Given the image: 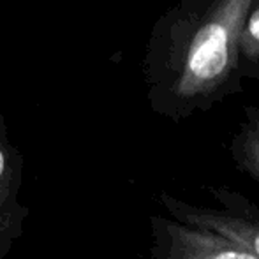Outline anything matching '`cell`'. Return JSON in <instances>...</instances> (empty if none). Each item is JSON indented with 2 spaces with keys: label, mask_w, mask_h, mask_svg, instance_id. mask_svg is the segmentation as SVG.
<instances>
[{
  "label": "cell",
  "mask_w": 259,
  "mask_h": 259,
  "mask_svg": "<svg viewBox=\"0 0 259 259\" xmlns=\"http://www.w3.org/2000/svg\"><path fill=\"white\" fill-rule=\"evenodd\" d=\"M254 0H178L157 20L143 71L150 108L182 122L242 92L243 21Z\"/></svg>",
  "instance_id": "obj_1"
},
{
  "label": "cell",
  "mask_w": 259,
  "mask_h": 259,
  "mask_svg": "<svg viewBox=\"0 0 259 259\" xmlns=\"http://www.w3.org/2000/svg\"><path fill=\"white\" fill-rule=\"evenodd\" d=\"M217 206H199L175 198L169 192H160L159 203L166 213L194 228L231 238L259 257V205L235 189L217 185L206 187Z\"/></svg>",
  "instance_id": "obj_2"
},
{
  "label": "cell",
  "mask_w": 259,
  "mask_h": 259,
  "mask_svg": "<svg viewBox=\"0 0 259 259\" xmlns=\"http://www.w3.org/2000/svg\"><path fill=\"white\" fill-rule=\"evenodd\" d=\"M150 233L147 259H259L231 238L164 215H152Z\"/></svg>",
  "instance_id": "obj_3"
},
{
  "label": "cell",
  "mask_w": 259,
  "mask_h": 259,
  "mask_svg": "<svg viewBox=\"0 0 259 259\" xmlns=\"http://www.w3.org/2000/svg\"><path fill=\"white\" fill-rule=\"evenodd\" d=\"M23 185V157L11 143L4 116L0 115V259L11 252L23 235L28 208L20 203Z\"/></svg>",
  "instance_id": "obj_4"
},
{
  "label": "cell",
  "mask_w": 259,
  "mask_h": 259,
  "mask_svg": "<svg viewBox=\"0 0 259 259\" xmlns=\"http://www.w3.org/2000/svg\"><path fill=\"white\" fill-rule=\"evenodd\" d=\"M228 152L236 169L259 184V108L245 106Z\"/></svg>",
  "instance_id": "obj_5"
},
{
  "label": "cell",
  "mask_w": 259,
  "mask_h": 259,
  "mask_svg": "<svg viewBox=\"0 0 259 259\" xmlns=\"http://www.w3.org/2000/svg\"><path fill=\"white\" fill-rule=\"evenodd\" d=\"M240 52L243 58V67H250L259 62V0H254L247 18L243 21Z\"/></svg>",
  "instance_id": "obj_6"
},
{
  "label": "cell",
  "mask_w": 259,
  "mask_h": 259,
  "mask_svg": "<svg viewBox=\"0 0 259 259\" xmlns=\"http://www.w3.org/2000/svg\"><path fill=\"white\" fill-rule=\"evenodd\" d=\"M245 76H249V78H257L259 79V62H256L254 65H250V67L245 69Z\"/></svg>",
  "instance_id": "obj_7"
}]
</instances>
